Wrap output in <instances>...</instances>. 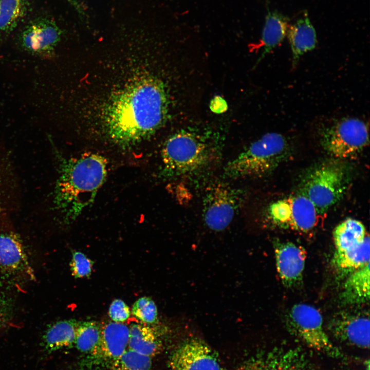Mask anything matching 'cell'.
Returning a JSON list of instances; mask_svg holds the SVG:
<instances>
[{"mask_svg":"<svg viewBox=\"0 0 370 370\" xmlns=\"http://www.w3.org/2000/svg\"><path fill=\"white\" fill-rule=\"evenodd\" d=\"M286 321L292 332L309 347L333 355L338 354L324 330L321 314L313 306L304 303L293 305Z\"/></svg>","mask_w":370,"mask_h":370,"instance_id":"obj_10","label":"cell"},{"mask_svg":"<svg viewBox=\"0 0 370 370\" xmlns=\"http://www.w3.org/2000/svg\"><path fill=\"white\" fill-rule=\"evenodd\" d=\"M129 327L112 322L101 328L100 343L94 351L80 361L81 370H105L110 367L128 349Z\"/></svg>","mask_w":370,"mask_h":370,"instance_id":"obj_11","label":"cell"},{"mask_svg":"<svg viewBox=\"0 0 370 370\" xmlns=\"http://www.w3.org/2000/svg\"><path fill=\"white\" fill-rule=\"evenodd\" d=\"M289 152V145L283 135L267 133L229 161L224 168L223 176L231 179L262 177L274 171Z\"/></svg>","mask_w":370,"mask_h":370,"instance_id":"obj_4","label":"cell"},{"mask_svg":"<svg viewBox=\"0 0 370 370\" xmlns=\"http://www.w3.org/2000/svg\"><path fill=\"white\" fill-rule=\"evenodd\" d=\"M320 214L309 199L298 193L272 202L265 216L275 226L305 233L317 226Z\"/></svg>","mask_w":370,"mask_h":370,"instance_id":"obj_9","label":"cell"},{"mask_svg":"<svg viewBox=\"0 0 370 370\" xmlns=\"http://www.w3.org/2000/svg\"><path fill=\"white\" fill-rule=\"evenodd\" d=\"M133 314L145 324H153L157 318V308L155 302L150 298L143 297L133 304Z\"/></svg>","mask_w":370,"mask_h":370,"instance_id":"obj_27","label":"cell"},{"mask_svg":"<svg viewBox=\"0 0 370 370\" xmlns=\"http://www.w3.org/2000/svg\"><path fill=\"white\" fill-rule=\"evenodd\" d=\"M79 322L73 319L61 320L49 325L42 339L44 350L50 354L75 345Z\"/></svg>","mask_w":370,"mask_h":370,"instance_id":"obj_19","label":"cell"},{"mask_svg":"<svg viewBox=\"0 0 370 370\" xmlns=\"http://www.w3.org/2000/svg\"><path fill=\"white\" fill-rule=\"evenodd\" d=\"M168 99L163 84L152 77L135 82L116 95L105 110L108 135L131 145L151 135L164 123Z\"/></svg>","mask_w":370,"mask_h":370,"instance_id":"obj_1","label":"cell"},{"mask_svg":"<svg viewBox=\"0 0 370 370\" xmlns=\"http://www.w3.org/2000/svg\"><path fill=\"white\" fill-rule=\"evenodd\" d=\"M9 289L0 285V329L9 326L14 317V301Z\"/></svg>","mask_w":370,"mask_h":370,"instance_id":"obj_28","label":"cell"},{"mask_svg":"<svg viewBox=\"0 0 370 370\" xmlns=\"http://www.w3.org/2000/svg\"><path fill=\"white\" fill-rule=\"evenodd\" d=\"M93 261L80 251L72 253L70 263L71 274L75 278L90 276L92 270Z\"/></svg>","mask_w":370,"mask_h":370,"instance_id":"obj_29","label":"cell"},{"mask_svg":"<svg viewBox=\"0 0 370 370\" xmlns=\"http://www.w3.org/2000/svg\"><path fill=\"white\" fill-rule=\"evenodd\" d=\"M152 358L127 349L109 370H150Z\"/></svg>","mask_w":370,"mask_h":370,"instance_id":"obj_26","label":"cell"},{"mask_svg":"<svg viewBox=\"0 0 370 370\" xmlns=\"http://www.w3.org/2000/svg\"><path fill=\"white\" fill-rule=\"evenodd\" d=\"M101 327L94 321L79 322L75 346L85 356L92 353L100 343Z\"/></svg>","mask_w":370,"mask_h":370,"instance_id":"obj_24","label":"cell"},{"mask_svg":"<svg viewBox=\"0 0 370 370\" xmlns=\"http://www.w3.org/2000/svg\"><path fill=\"white\" fill-rule=\"evenodd\" d=\"M369 235L357 246L342 252H335L332 264L338 275L342 278L369 263Z\"/></svg>","mask_w":370,"mask_h":370,"instance_id":"obj_21","label":"cell"},{"mask_svg":"<svg viewBox=\"0 0 370 370\" xmlns=\"http://www.w3.org/2000/svg\"><path fill=\"white\" fill-rule=\"evenodd\" d=\"M287 35L292 51V67H295L300 58L314 49L317 43L316 31L307 12L289 26Z\"/></svg>","mask_w":370,"mask_h":370,"instance_id":"obj_18","label":"cell"},{"mask_svg":"<svg viewBox=\"0 0 370 370\" xmlns=\"http://www.w3.org/2000/svg\"><path fill=\"white\" fill-rule=\"evenodd\" d=\"M169 370H225L217 353L203 341L188 339L171 354Z\"/></svg>","mask_w":370,"mask_h":370,"instance_id":"obj_12","label":"cell"},{"mask_svg":"<svg viewBox=\"0 0 370 370\" xmlns=\"http://www.w3.org/2000/svg\"><path fill=\"white\" fill-rule=\"evenodd\" d=\"M321 143L334 159L342 160L357 155L368 144L365 123L358 118H345L324 127Z\"/></svg>","mask_w":370,"mask_h":370,"instance_id":"obj_7","label":"cell"},{"mask_svg":"<svg viewBox=\"0 0 370 370\" xmlns=\"http://www.w3.org/2000/svg\"><path fill=\"white\" fill-rule=\"evenodd\" d=\"M274 251L277 271L283 285L288 288L299 286L306 258L305 249L292 242H276Z\"/></svg>","mask_w":370,"mask_h":370,"instance_id":"obj_15","label":"cell"},{"mask_svg":"<svg viewBox=\"0 0 370 370\" xmlns=\"http://www.w3.org/2000/svg\"><path fill=\"white\" fill-rule=\"evenodd\" d=\"M266 0L267 13L262 31L261 39L258 43L250 46V49L263 48L257 63L274 48L279 45L287 35L289 28V18L276 10L270 11Z\"/></svg>","mask_w":370,"mask_h":370,"instance_id":"obj_17","label":"cell"},{"mask_svg":"<svg viewBox=\"0 0 370 370\" xmlns=\"http://www.w3.org/2000/svg\"><path fill=\"white\" fill-rule=\"evenodd\" d=\"M161 342L156 331L143 324H133L129 327L128 349L153 358L159 353Z\"/></svg>","mask_w":370,"mask_h":370,"instance_id":"obj_22","label":"cell"},{"mask_svg":"<svg viewBox=\"0 0 370 370\" xmlns=\"http://www.w3.org/2000/svg\"><path fill=\"white\" fill-rule=\"evenodd\" d=\"M369 263L349 274L339 298L344 305L363 304L369 300Z\"/></svg>","mask_w":370,"mask_h":370,"instance_id":"obj_20","label":"cell"},{"mask_svg":"<svg viewBox=\"0 0 370 370\" xmlns=\"http://www.w3.org/2000/svg\"><path fill=\"white\" fill-rule=\"evenodd\" d=\"M239 370H308L304 358L291 349H273L246 361Z\"/></svg>","mask_w":370,"mask_h":370,"instance_id":"obj_16","label":"cell"},{"mask_svg":"<svg viewBox=\"0 0 370 370\" xmlns=\"http://www.w3.org/2000/svg\"><path fill=\"white\" fill-rule=\"evenodd\" d=\"M329 328L338 339L359 348L369 347V319L367 313L342 311L331 320Z\"/></svg>","mask_w":370,"mask_h":370,"instance_id":"obj_14","label":"cell"},{"mask_svg":"<svg viewBox=\"0 0 370 370\" xmlns=\"http://www.w3.org/2000/svg\"><path fill=\"white\" fill-rule=\"evenodd\" d=\"M22 14L21 0H0V31L8 32L16 26Z\"/></svg>","mask_w":370,"mask_h":370,"instance_id":"obj_25","label":"cell"},{"mask_svg":"<svg viewBox=\"0 0 370 370\" xmlns=\"http://www.w3.org/2000/svg\"><path fill=\"white\" fill-rule=\"evenodd\" d=\"M217 132L181 129L164 142L160 174L165 178L194 175L211 167L221 156L223 140Z\"/></svg>","mask_w":370,"mask_h":370,"instance_id":"obj_3","label":"cell"},{"mask_svg":"<svg viewBox=\"0 0 370 370\" xmlns=\"http://www.w3.org/2000/svg\"><path fill=\"white\" fill-rule=\"evenodd\" d=\"M61 32L55 22L40 18L28 24L19 38L21 47L26 51L40 57H49L60 41Z\"/></svg>","mask_w":370,"mask_h":370,"instance_id":"obj_13","label":"cell"},{"mask_svg":"<svg viewBox=\"0 0 370 370\" xmlns=\"http://www.w3.org/2000/svg\"><path fill=\"white\" fill-rule=\"evenodd\" d=\"M130 310L126 303L120 299H116L111 303L108 314L111 319L115 322H123L130 316Z\"/></svg>","mask_w":370,"mask_h":370,"instance_id":"obj_30","label":"cell"},{"mask_svg":"<svg viewBox=\"0 0 370 370\" xmlns=\"http://www.w3.org/2000/svg\"><path fill=\"white\" fill-rule=\"evenodd\" d=\"M227 107L226 101L219 96L215 97L211 102L210 108L215 113H222L226 110Z\"/></svg>","mask_w":370,"mask_h":370,"instance_id":"obj_31","label":"cell"},{"mask_svg":"<svg viewBox=\"0 0 370 370\" xmlns=\"http://www.w3.org/2000/svg\"><path fill=\"white\" fill-rule=\"evenodd\" d=\"M245 192L223 182L209 186L202 201V218L211 230L221 231L232 222L243 206Z\"/></svg>","mask_w":370,"mask_h":370,"instance_id":"obj_8","label":"cell"},{"mask_svg":"<svg viewBox=\"0 0 370 370\" xmlns=\"http://www.w3.org/2000/svg\"><path fill=\"white\" fill-rule=\"evenodd\" d=\"M349 183V171L341 160L332 159L309 168L302 177L299 191L323 214L341 200Z\"/></svg>","mask_w":370,"mask_h":370,"instance_id":"obj_5","label":"cell"},{"mask_svg":"<svg viewBox=\"0 0 370 370\" xmlns=\"http://www.w3.org/2000/svg\"><path fill=\"white\" fill-rule=\"evenodd\" d=\"M35 279L20 236L12 227L0 224V285L21 290Z\"/></svg>","mask_w":370,"mask_h":370,"instance_id":"obj_6","label":"cell"},{"mask_svg":"<svg viewBox=\"0 0 370 370\" xmlns=\"http://www.w3.org/2000/svg\"><path fill=\"white\" fill-rule=\"evenodd\" d=\"M106 175L107 161L99 154L61 158L53 202L65 223L74 220L94 201Z\"/></svg>","mask_w":370,"mask_h":370,"instance_id":"obj_2","label":"cell"},{"mask_svg":"<svg viewBox=\"0 0 370 370\" xmlns=\"http://www.w3.org/2000/svg\"><path fill=\"white\" fill-rule=\"evenodd\" d=\"M368 235L359 220L348 218L340 223L333 231L335 252H342L361 243Z\"/></svg>","mask_w":370,"mask_h":370,"instance_id":"obj_23","label":"cell"}]
</instances>
